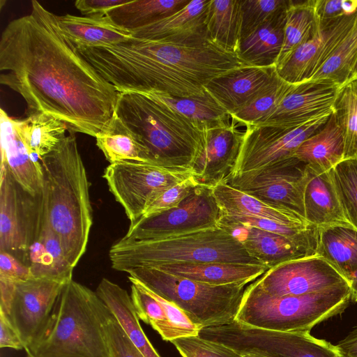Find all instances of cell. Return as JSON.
<instances>
[{
  "mask_svg": "<svg viewBox=\"0 0 357 357\" xmlns=\"http://www.w3.org/2000/svg\"><path fill=\"white\" fill-rule=\"evenodd\" d=\"M273 296L303 295L349 287V282L319 255L294 259L269 268L255 280Z\"/></svg>",
  "mask_w": 357,
  "mask_h": 357,
  "instance_id": "14",
  "label": "cell"
},
{
  "mask_svg": "<svg viewBox=\"0 0 357 357\" xmlns=\"http://www.w3.org/2000/svg\"><path fill=\"white\" fill-rule=\"evenodd\" d=\"M192 175L191 170L149 162H121L108 165L102 177L133 223L142 217L146 204L158 192Z\"/></svg>",
  "mask_w": 357,
  "mask_h": 357,
  "instance_id": "12",
  "label": "cell"
},
{
  "mask_svg": "<svg viewBox=\"0 0 357 357\" xmlns=\"http://www.w3.org/2000/svg\"><path fill=\"white\" fill-rule=\"evenodd\" d=\"M212 190L221 214L259 217L301 229L317 228L296 213L248 195L225 181L212 186Z\"/></svg>",
  "mask_w": 357,
  "mask_h": 357,
  "instance_id": "25",
  "label": "cell"
},
{
  "mask_svg": "<svg viewBox=\"0 0 357 357\" xmlns=\"http://www.w3.org/2000/svg\"><path fill=\"white\" fill-rule=\"evenodd\" d=\"M26 265L33 278L73 279V268L68 263L59 236L51 227L44 211L40 233L29 247Z\"/></svg>",
  "mask_w": 357,
  "mask_h": 357,
  "instance_id": "28",
  "label": "cell"
},
{
  "mask_svg": "<svg viewBox=\"0 0 357 357\" xmlns=\"http://www.w3.org/2000/svg\"><path fill=\"white\" fill-rule=\"evenodd\" d=\"M154 268L174 275L211 285L250 283L270 268L264 265L227 263L169 264Z\"/></svg>",
  "mask_w": 357,
  "mask_h": 357,
  "instance_id": "29",
  "label": "cell"
},
{
  "mask_svg": "<svg viewBox=\"0 0 357 357\" xmlns=\"http://www.w3.org/2000/svg\"><path fill=\"white\" fill-rule=\"evenodd\" d=\"M294 84L276 75L273 82L241 108L230 114L233 121L245 127L259 123L278 105Z\"/></svg>",
  "mask_w": 357,
  "mask_h": 357,
  "instance_id": "40",
  "label": "cell"
},
{
  "mask_svg": "<svg viewBox=\"0 0 357 357\" xmlns=\"http://www.w3.org/2000/svg\"><path fill=\"white\" fill-rule=\"evenodd\" d=\"M351 301L350 287L303 295L273 296L255 280L246 287L235 321L278 331H307L342 313Z\"/></svg>",
  "mask_w": 357,
  "mask_h": 357,
  "instance_id": "7",
  "label": "cell"
},
{
  "mask_svg": "<svg viewBox=\"0 0 357 357\" xmlns=\"http://www.w3.org/2000/svg\"><path fill=\"white\" fill-rule=\"evenodd\" d=\"M314 10L319 26L349 16L345 14L343 0H316Z\"/></svg>",
  "mask_w": 357,
  "mask_h": 357,
  "instance_id": "50",
  "label": "cell"
},
{
  "mask_svg": "<svg viewBox=\"0 0 357 357\" xmlns=\"http://www.w3.org/2000/svg\"><path fill=\"white\" fill-rule=\"evenodd\" d=\"M198 335L222 344L240 354L264 357H343L336 345L307 331L262 329L234 321L202 328Z\"/></svg>",
  "mask_w": 357,
  "mask_h": 357,
  "instance_id": "9",
  "label": "cell"
},
{
  "mask_svg": "<svg viewBox=\"0 0 357 357\" xmlns=\"http://www.w3.org/2000/svg\"><path fill=\"white\" fill-rule=\"evenodd\" d=\"M331 114L290 128L266 125L247 126L235 165L226 181L253 176L292 158L303 142L317 132Z\"/></svg>",
  "mask_w": 357,
  "mask_h": 357,
  "instance_id": "10",
  "label": "cell"
},
{
  "mask_svg": "<svg viewBox=\"0 0 357 357\" xmlns=\"http://www.w3.org/2000/svg\"><path fill=\"white\" fill-rule=\"evenodd\" d=\"M96 145L112 163L149 162L147 154L132 132L116 116L109 130L98 135Z\"/></svg>",
  "mask_w": 357,
  "mask_h": 357,
  "instance_id": "37",
  "label": "cell"
},
{
  "mask_svg": "<svg viewBox=\"0 0 357 357\" xmlns=\"http://www.w3.org/2000/svg\"><path fill=\"white\" fill-rule=\"evenodd\" d=\"M33 278L29 266L15 256L0 251V279L17 283Z\"/></svg>",
  "mask_w": 357,
  "mask_h": 357,
  "instance_id": "48",
  "label": "cell"
},
{
  "mask_svg": "<svg viewBox=\"0 0 357 357\" xmlns=\"http://www.w3.org/2000/svg\"><path fill=\"white\" fill-rule=\"evenodd\" d=\"M115 114L152 164L192 171L205 148L206 128L150 94L121 92Z\"/></svg>",
  "mask_w": 357,
  "mask_h": 357,
  "instance_id": "4",
  "label": "cell"
},
{
  "mask_svg": "<svg viewBox=\"0 0 357 357\" xmlns=\"http://www.w3.org/2000/svg\"><path fill=\"white\" fill-rule=\"evenodd\" d=\"M243 357H264V356H261L259 355H256V354H247L243 355Z\"/></svg>",
  "mask_w": 357,
  "mask_h": 357,
  "instance_id": "55",
  "label": "cell"
},
{
  "mask_svg": "<svg viewBox=\"0 0 357 357\" xmlns=\"http://www.w3.org/2000/svg\"><path fill=\"white\" fill-rule=\"evenodd\" d=\"M340 88L326 81L294 84L275 109L256 125L290 128L330 114Z\"/></svg>",
  "mask_w": 357,
  "mask_h": 357,
  "instance_id": "17",
  "label": "cell"
},
{
  "mask_svg": "<svg viewBox=\"0 0 357 357\" xmlns=\"http://www.w3.org/2000/svg\"><path fill=\"white\" fill-rule=\"evenodd\" d=\"M22 120L15 119L17 130L33 160L53 151L66 137L68 126L56 117L41 112L28 113Z\"/></svg>",
  "mask_w": 357,
  "mask_h": 357,
  "instance_id": "32",
  "label": "cell"
},
{
  "mask_svg": "<svg viewBox=\"0 0 357 357\" xmlns=\"http://www.w3.org/2000/svg\"><path fill=\"white\" fill-rule=\"evenodd\" d=\"M356 20L357 13L319 26L317 34L276 69L279 76L294 84L310 80Z\"/></svg>",
  "mask_w": 357,
  "mask_h": 357,
  "instance_id": "18",
  "label": "cell"
},
{
  "mask_svg": "<svg viewBox=\"0 0 357 357\" xmlns=\"http://www.w3.org/2000/svg\"><path fill=\"white\" fill-rule=\"evenodd\" d=\"M1 163L6 164L15 181L29 193L43 192V174L40 162H36L21 139L15 119L0 109Z\"/></svg>",
  "mask_w": 357,
  "mask_h": 357,
  "instance_id": "22",
  "label": "cell"
},
{
  "mask_svg": "<svg viewBox=\"0 0 357 357\" xmlns=\"http://www.w3.org/2000/svg\"><path fill=\"white\" fill-rule=\"evenodd\" d=\"M349 287L351 291V301L357 302V269L351 275Z\"/></svg>",
  "mask_w": 357,
  "mask_h": 357,
  "instance_id": "54",
  "label": "cell"
},
{
  "mask_svg": "<svg viewBox=\"0 0 357 357\" xmlns=\"http://www.w3.org/2000/svg\"><path fill=\"white\" fill-rule=\"evenodd\" d=\"M15 283L0 279V310L7 314L13 301Z\"/></svg>",
  "mask_w": 357,
  "mask_h": 357,
  "instance_id": "53",
  "label": "cell"
},
{
  "mask_svg": "<svg viewBox=\"0 0 357 357\" xmlns=\"http://www.w3.org/2000/svg\"><path fill=\"white\" fill-rule=\"evenodd\" d=\"M43 217V192L37 196L29 193L15 181L8 167L1 163L0 251L26 264L28 250L40 233Z\"/></svg>",
  "mask_w": 357,
  "mask_h": 357,
  "instance_id": "11",
  "label": "cell"
},
{
  "mask_svg": "<svg viewBox=\"0 0 357 357\" xmlns=\"http://www.w3.org/2000/svg\"><path fill=\"white\" fill-rule=\"evenodd\" d=\"M344 214L357 230V159H344L329 170Z\"/></svg>",
  "mask_w": 357,
  "mask_h": 357,
  "instance_id": "43",
  "label": "cell"
},
{
  "mask_svg": "<svg viewBox=\"0 0 357 357\" xmlns=\"http://www.w3.org/2000/svg\"><path fill=\"white\" fill-rule=\"evenodd\" d=\"M109 309L96 291L70 280L36 339L29 357H112L105 331Z\"/></svg>",
  "mask_w": 357,
  "mask_h": 357,
  "instance_id": "5",
  "label": "cell"
},
{
  "mask_svg": "<svg viewBox=\"0 0 357 357\" xmlns=\"http://www.w3.org/2000/svg\"><path fill=\"white\" fill-rule=\"evenodd\" d=\"M316 0H290L287 11L284 37L276 69L281 67L302 45L319 30L314 10Z\"/></svg>",
  "mask_w": 357,
  "mask_h": 357,
  "instance_id": "36",
  "label": "cell"
},
{
  "mask_svg": "<svg viewBox=\"0 0 357 357\" xmlns=\"http://www.w3.org/2000/svg\"><path fill=\"white\" fill-rule=\"evenodd\" d=\"M126 273L158 296L176 304L202 328L234 321L249 284L211 285L154 267H138Z\"/></svg>",
  "mask_w": 357,
  "mask_h": 357,
  "instance_id": "8",
  "label": "cell"
},
{
  "mask_svg": "<svg viewBox=\"0 0 357 357\" xmlns=\"http://www.w3.org/2000/svg\"><path fill=\"white\" fill-rule=\"evenodd\" d=\"M333 112L343 133L344 159H357V79L340 88Z\"/></svg>",
  "mask_w": 357,
  "mask_h": 357,
  "instance_id": "41",
  "label": "cell"
},
{
  "mask_svg": "<svg viewBox=\"0 0 357 357\" xmlns=\"http://www.w3.org/2000/svg\"><path fill=\"white\" fill-rule=\"evenodd\" d=\"M218 225L234 235L253 257L270 268L288 261L312 256L291 240L275 233L221 220Z\"/></svg>",
  "mask_w": 357,
  "mask_h": 357,
  "instance_id": "24",
  "label": "cell"
},
{
  "mask_svg": "<svg viewBox=\"0 0 357 357\" xmlns=\"http://www.w3.org/2000/svg\"><path fill=\"white\" fill-rule=\"evenodd\" d=\"M289 4L290 0H241V41Z\"/></svg>",
  "mask_w": 357,
  "mask_h": 357,
  "instance_id": "44",
  "label": "cell"
},
{
  "mask_svg": "<svg viewBox=\"0 0 357 357\" xmlns=\"http://www.w3.org/2000/svg\"><path fill=\"white\" fill-rule=\"evenodd\" d=\"M0 83L20 94L28 113L62 121L70 133L109 130L120 93L63 36L58 16L38 1L10 22L0 40Z\"/></svg>",
  "mask_w": 357,
  "mask_h": 357,
  "instance_id": "1",
  "label": "cell"
},
{
  "mask_svg": "<svg viewBox=\"0 0 357 357\" xmlns=\"http://www.w3.org/2000/svg\"><path fill=\"white\" fill-rule=\"evenodd\" d=\"M44 211L74 268L86 252L93 224L89 182L70 133L40 160Z\"/></svg>",
  "mask_w": 357,
  "mask_h": 357,
  "instance_id": "3",
  "label": "cell"
},
{
  "mask_svg": "<svg viewBox=\"0 0 357 357\" xmlns=\"http://www.w3.org/2000/svg\"><path fill=\"white\" fill-rule=\"evenodd\" d=\"M190 0H132L110 10L107 17L130 33L183 8Z\"/></svg>",
  "mask_w": 357,
  "mask_h": 357,
  "instance_id": "34",
  "label": "cell"
},
{
  "mask_svg": "<svg viewBox=\"0 0 357 357\" xmlns=\"http://www.w3.org/2000/svg\"><path fill=\"white\" fill-rule=\"evenodd\" d=\"M128 279L131 282L130 297L139 319L151 325L164 340L172 342L176 339L160 303L146 291L139 281L130 276Z\"/></svg>",
  "mask_w": 357,
  "mask_h": 357,
  "instance_id": "42",
  "label": "cell"
},
{
  "mask_svg": "<svg viewBox=\"0 0 357 357\" xmlns=\"http://www.w3.org/2000/svg\"><path fill=\"white\" fill-rule=\"evenodd\" d=\"M200 185L194 174L186 179L169 186L154 196L146 204L142 217L146 218L174 208Z\"/></svg>",
  "mask_w": 357,
  "mask_h": 357,
  "instance_id": "45",
  "label": "cell"
},
{
  "mask_svg": "<svg viewBox=\"0 0 357 357\" xmlns=\"http://www.w3.org/2000/svg\"><path fill=\"white\" fill-rule=\"evenodd\" d=\"M241 0H210L206 18L209 40L237 54L241 43Z\"/></svg>",
  "mask_w": 357,
  "mask_h": 357,
  "instance_id": "35",
  "label": "cell"
},
{
  "mask_svg": "<svg viewBox=\"0 0 357 357\" xmlns=\"http://www.w3.org/2000/svg\"><path fill=\"white\" fill-rule=\"evenodd\" d=\"M210 0H190L178 11L140 29L132 38L179 43L209 40L206 18Z\"/></svg>",
  "mask_w": 357,
  "mask_h": 357,
  "instance_id": "21",
  "label": "cell"
},
{
  "mask_svg": "<svg viewBox=\"0 0 357 357\" xmlns=\"http://www.w3.org/2000/svg\"><path fill=\"white\" fill-rule=\"evenodd\" d=\"M243 133L229 121L206 128L205 148L192 169L199 184L213 186L227 180L235 165Z\"/></svg>",
  "mask_w": 357,
  "mask_h": 357,
  "instance_id": "19",
  "label": "cell"
},
{
  "mask_svg": "<svg viewBox=\"0 0 357 357\" xmlns=\"http://www.w3.org/2000/svg\"><path fill=\"white\" fill-rule=\"evenodd\" d=\"M0 347L20 350L25 348L18 331L7 316L0 310Z\"/></svg>",
  "mask_w": 357,
  "mask_h": 357,
  "instance_id": "51",
  "label": "cell"
},
{
  "mask_svg": "<svg viewBox=\"0 0 357 357\" xmlns=\"http://www.w3.org/2000/svg\"><path fill=\"white\" fill-rule=\"evenodd\" d=\"M288 8L277 13L241 41L237 55L246 66H276L284 43Z\"/></svg>",
  "mask_w": 357,
  "mask_h": 357,
  "instance_id": "27",
  "label": "cell"
},
{
  "mask_svg": "<svg viewBox=\"0 0 357 357\" xmlns=\"http://www.w3.org/2000/svg\"><path fill=\"white\" fill-rule=\"evenodd\" d=\"M220 217L212 186L200 184L178 206L130 223L121 239H155L212 227Z\"/></svg>",
  "mask_w": 357,
  "mask_h": 357,
  "instance_id": "13",
  "label": "cell"
},
{
  "mask_svg": "<svg viewBox=\"0 0 357 357\" xmlns=\"http://www.w3.org/2000/svg\"><path fill=\"white\" fill-rule=\"evenodd\" d=\"M317 253L349 283L357 269V230L346 226L319 228Z\"/></svg>",
  "mask_w": 357,
  "mask_h": 357,
  "instance_id": "33",
  "label": "cell"
},
{
  "mask_svg": "<svg viewBox=\"0 0 357 357\" xmlns=\"http://www.w3.org/2000/svg\"><path fill=\"white\" fill-rule=\"evenodd\" d=\"M129 1L130 0H77L75 6L86 17H104L112 8Z\"/></svg>",
  "mask_w": 357,
  "mask_h": 357,
  "instance_id": "49",
  "label": "cell"
},
{
  "mask_svg": "<svg viewBox=\"0 0 357 357\" xmlns=\"http://www.w3.org/2000/svg\"><path fill=\"white\" fill-rule=\"evenodd\" d=\"M70 280L32 278L15 283L13 301L6 315L20 334L25 348L47 323L59 294Z\"/></svg>",
  "mask_w": 357,
  "mask_h": 357,
  "instance_id": "16",
  "label": "cell"
},
{
  "mask_svg": "<svg viewBox=\"0 0 357 357\" xmlns=\"http://www.w3.org/2000/svg\"><path fill=\"white\" fill-rule=\"evenodd\" d=\"M27 357H29V356H27Z\"/></svg>",
  "mask_w": 357,
  "mask_h": 357,
  "instance_id": "57",
  "label": "cell"
},
{
  "mask_svg": "<svg viewBox=\"0 0 357 357\" xmlns=\"http://www.w3.org/2000/svg\"><path fill=\"white\" fill-rule=\"evenodd\" d=\"M171 342L182 357H243L222 344L198 335L179 337Z\"/></svg>",
  "mask_w": 357,
  "mask_h": 357,
  "instance_id": "46",
  "label": "cell"
},
{
  "mask_svg": "<svg viewBox=\"0 0 357 357\" xmlns=\"http://www.w3.org/2000/svg\"><path fill=\"white\" fill-rule=\"evenodd\" d=\"M277 74L275 66H244L212 79L205 89L230 116L265 89Z\"/></svg>",
  "mask_w": 357,
  "mask_h": 357,
  "instance_id": "20",
  "label": "cell"
},
{
  "mask_svg": "<svg viewBox=\"0 0 357 357\" xmlns=\"http://www.w3.org/2000/svg\"><path fill=\"white\" fill-rule=\"evenodd\" d=\"M96 292L144 357H161L143 331L131 297L126 289L109 279L102 278Z\"/></svg>",
  "mask_w": 357,
  "mask_h": 357,
  "instance_id": "30",
  "label": "cell"
},
{
  "mask_svg": "<svg viewBox=\"0 0 357 357\" xmlns=\"http://www.w3.org/2000/svg\"><path fill=\"white\" fill-rule=\"evenodd\" d=\"M59 29L75 47L115 45L132 38L131 33L104 17H79L70 14L58 16Z\"/></svg>",
  "mask_w": 357,
  "mask_h": 357,
  "instance_id": "26",
  "label": "cell"
},
{
  "mask_svg": "<svg viewBox=\"0 0 357 357\" xmlns=\"http://www.w3.org/2000/svg\"><path fill=\"white\" fill-rule=\"evenodd\" d=\"M356 61L357 20L310 80L326 81L341 87L353 79Z\"/></svg>",
  "mask_w": 357,
  "mask_h": 357,
  "instance_id": "38",
  "label": "cell"
},
{
  "mask_svg": "<svg viewBox=\"0 0 357 357\" xmlns=\"http://www.w3.org/2000/svg\"><path fill=\"white\" fill-rule=\"evenodd\" d=\"M119 92L204 97L213 79L246 66L210 40L190 43L131 38L115 45L75 47Z\"/></svg>",
  "mask_w": 357,
  "mask_h": 357,
  "instance_id": "2",
  "label": "cell"
},
{
  "mask_svg": "<svg viewBox=\"0 0 357 357\" xmlns=\"http://www.w3.org/2000/svg\"><path fill=\"white\" fill-rule=\"evenodd\" d=\"M144 93L150 94L166 103L202 129L228 122L230 117L209 94L204 97L177 98L155 93Z\"/></svg>",
  "mask_w": 357,
  "mask_h": 357,
  "instance_id": "39",
  "label": "cell"
},
{
  "mask_svg": "<svg viewBox=\"0 0 357 357\" xmlns=\"http://www.w3.org/2000/svg\"><path fill=\"white\" fill-rule=\"evenodd\" d=\"M105 331L112 357H144L111 311L105 322Z\"/></svg>",
  "mask_w": 357,
  "mask_h": 357,
  "instance_id": "47",
  "label": "cell"
},
{
  "mask_svg": "<svg viewBox=\"0 0 357 357\" xmlns=\"http://www.w3.org/2000/svg\"><path fill=\"white\" fill-rule=\"evenodd\" d=\"M357 79V61L356 63V66H355L354 72V76H353V79Z\"/></svg>",
  "mask_w": 357,
  "mask_h": 357,
  "instance_id": "56",
  "label": "cell"
},
{
  "mask_svg": "<svg viewBox=\"0 0 357 357\" xmlns=\"http://www.w3.org/2000/svg\"><path fill=\"white\" fill-rule=\"evenodd\" d=\"M336 347L343 357H357V325Z\"/></svg>",
  "mask_w": 357,
  "mask_h": 357,
  "instance_id": "52",
  "label": "cell"
},
{
  "mask_svg": "<svg viewBox=\"0 0 357 357\" xmlns=\"http://www.w3.org/2000/svg\"><path fill=\"white\" fill-rule=\"evenodd\" d=\"M303 204L305 219L318 229L332 226L353 227L344 214L329 171L306 165Z\"/></svg>",
  "mask_w": 357,
  "mask_h": 357,
  "instance_id": "23",
  "label": "cell"
},
{
  "mask_svg": "<svg viewBox=\"0 0 357 357\" xmlns=\"http://www.w3.org/2000/svg\"><path fill=\"white\" fill-rule=\"evenodd\" d=\"M344 141L333 111L326 123L298 148L293 157L307 165L329 171L344 160Z\"/></svg>",
  "mask_w": 357,
  "mask_h": 357,
  "instance_id": "31",
  "label": "cell"
},
{
  "mask_svg": "<svg viewBox=\"0 0 357 357\" xmlns=\"http://www.w3.org/2000/svg\"><path fill=\"white\" fill-rule=\"evenodd\" d=\"M305 180L306 164L292 157L253 176L225 182L261 200L293 211L305 219Z\"/></svg>",
  "mask_w": 357,
  "mask_h": 357,
  "instance_id": "15",
  "label": "cell"
},
{
  "mask_svg": "<svg viewBox=\"0 0 357 357\" xmlns=\"http://www.w3.org/2000/svg\"><path fill=\"white\" fill-rule=\"evenodd\" d=\"M109 257L114 269L126 273L138 267L169 264L262 265L238 238L218 225L155 239L121 238L111 247Z\"/></svg>",
  "mask_w": 357,
  "mask_h": 357,
  "instance_id": "6",
  "label": "cell"
}]
</instances>
